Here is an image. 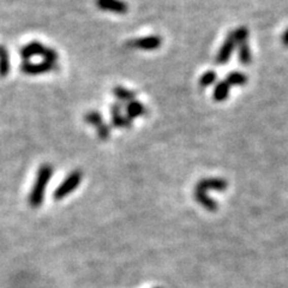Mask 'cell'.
<instances>
[{
  "label": "cell",
  "mask_w": 288,
  "mask_h": 288,
  "mask_svg": "<svg viewBox=\"0 0 288 288\" xmlns=\"http://www.w3.org/2000/svg\"><path fill=\"white\" fill-rule=\"evenodd\" d=\"M52 175H53V167L51 165L45 164L39 168L38 174H36L34 186H33L30 195H29L28 197L29 204H30L31 208H39L42 205L46 187H47Z\"/></svg>",
  "instance_id": "6da1fadb"
},
{
  "label": "cell",
  "mask_w": 288,
  "mask_h": 288,
  "mask_svg": "<svg viewBox=\"0 0 288 288\" xmlns=\"http://www.w3.org/2000/svg\"><path fill=\"white\" fill-rule=\"evenodd\" d=\"M19 54H21V57L24 59L25 61H29V59L38 57V55H41V57L45 59V61L48 62H57L59 58L58 53L55 52L54 49L51 47H46L41 42L38 41L29 42V44L23 46V47L19 49Z\"/></svg>",
  "instance_id": "7a4b0ae2"
},
{
  "label": "cell",
  "mask_w": 288,
  "mask_h": 288,
  "mask_svg": "<svg viewBox=\"0 0 288 288\" xmlns=\"http://www.w3.org/2000/svg\"><path fill=\"white\" fill-rule=\"evenodd\" d=\"M82 178H83V174H82L81 171L78 170L72 171L71 173L62 180V183L55 188L54 194H53L54 200L60 201L64 197L69 196L72 191L76 190V188L79 186V184H81L82 181Z\"/></svg>",
  "instance_id": "3957f363"
},
{
  "label": "cell",
  "mask_w": 288,
  "mask_h": 288,
  "mask_svg": "<svg viewBox=\"0 0 288 288\" xmlns=\"http://www.w3.org/2000/svg\"><path fill=\"white\" fill-rule=\"evenodd\" d=\"M161 45H162V39L157 35L138 38L126 42V46L129 48L141 49V51H155V49L160 48Z\"/></svg>",
  "instance_id": "277c9868"
},
{
  "label": "cell",
  "mask_w": 288,
  "mask_h": 288,
  "mask_svg": "<svg viewBox=\"0 0 288 288\" xmlns=\"http://www.w3.org/2000/svg\"><path fill=\"white\" fill-rule=\"evenodd\" d=\"M54 70H57V64H53V62H48L45 60L41 62L24 61L21 65V71L23 72V74L29 75V76L47 74V72H52Z\"/></svg>",
  "instance_id": "5b68a950"
},
{
  "label": "cell",
  "mask_w": 288,
  "mask_h": 288,
  "mask_svg": "<svg viewBox=\"0 0 288 288\" xmlns=\"http://www.w3.org/2000/svg\"><path fill=\"white\" fill-rule=\"evenodd\" d=\"M95 4L102 11L113 12L117 15H125L129 10V5L122 0H95Z\"/></svg>",
  "instance_id": "8992f818"
},
{
  "label": "cell",
  "mask_w": 288,
  "mask_h": 288,
  "mask_svg": "<svg viewBox=\"0 0 288 288\" xmlns=\"http://www.w3.org/2000/svg\"><path fill=\"white\" fill-rule=\"evenodd\" d=\"M236 46L237 44L236 41H234L233 36H232V34H230L227 36V39L225 40L221 48L218 49L216 55V64L218 65L226 64V62L231 59V55L232 53L234 52V49H236Z\"/></svg>",
  "instance_id": "52a82bcc"
},
{
  "label": "cell",
  "mask_w": 288,
  "mask_h": 288,
  "mask_svg": "<svg viewBox=\"0 0 288 288\" xmlns=\"http://www.w3.org/2000/svg\"><path fill=\"white\" fill-rule=\"evenodd\" d=\"M112 114V125L117 129H129L132 125V119L127 115H122L121 113V106L119 104L112 105L111 107Z\"/></svg>",
  "instance_id": "ba28073f"
},
{
  "label": "cell",
  "mask_w": 288,
  "mask_h": 288,
  "mask_svg": "<svg viewBox=\"0 0 288 288\" xmlns=\"http://www.w3.org/2000/svg\"><path fill=\"white\" fill-rule=\"evenodd\" d=\"M228 186V183L221 178H207V179H202L198 181L196 188L200 190H216V191H225Z\"/></svg>",
  "instance_id": "9c48e42d"
},
{
  "label": "cell",
  "mask_w": 288,
  "mask_h": 288,
  "mask_svg": "<svg viewBox=\"0 0 288 288\" xmlns=\"http://www.w3.org/2000/svg\"><path fill=\"white\" fill-rule=\"evenodd\" d=\"M195 198H196L198 203H200L202 207H204L207 210L215 211L217 209V203L213 200V198L208 196L207 191L200 190V188H195Z\"/></svg>",
  "instance_id": "30bf717a"
},
{
  "label": "cell",
  "mask_w": 288,
  "mask_h": 288,
  "mask_svg": "<svg viewBox=\"0 0 288 288\" xmlns=\"http://www.w3.org/2000/svg\"><path fill=\"white\" fill-rule=\"evenodd\" d=\"M145 113H147V108H145V106L142 102L134 100L126 104V114L130 119L143 117Z\"/></svg>",
  "instance_id": "8fae6325"
},
{
  "label": "cell",
  "mask_w": 288,
  "mask_h": 288,
  "mask_svg": "<svg viewBox=\"0 0 288 288\" xmlns=\"http://www.w3.org/2000/svg\"><path fill=\"white\" fill-rule=\"evenodd\" d=\"M230 91H231V85L228 84L226 81L218 82L216 87L214 88L213 99L216 102H222L225 100H227L228 96H230Z\"/></svg>",
  "instance_id": "7c38bea8"
},
{
  "label": "cell",
  "mask_w": 288,
  "mask_h": 288,
  "mask_svg": "<svg viewBox=\"0 0 288 288\" xmlns=\"http://www.w3.org/2000/svg\"><path fill=\"white\" fill-rule=\"evenodd\" d=\"M11 70L10 54L4 46H0V77H6Z\"/></svg>",
  "instance_id": "4fadbf2b"
},
{
  "label": "cell",
  "mask_w": 288,
  "mask_h": 288,
  "mask_svg": "<svg viewBox=\"0 0 288 288\" xmlns=\"http://www.w3.org/2000/svg\"><path fill=\"white\" fill-rule=\"evenodd\" d=\"M113 95H114V98L118 99L119 101L126 102V104L134 101L136 98V92L130 90V89L121 87V85H117V87H114Z\"/></svg>",
  "instance_id": "5bb4252c"
},
{
  "label": "cell",
  "mask_w": 288,
  "mask_h": 288,
  "mask_svg": "<svg viewBox=\"0 0 288 288\" xmlns=\"http://www.w3.org/2000/svg\"><path fill=\"white\" fill-rule=\"evenodd\" d=\"M226 82L231 87H241V85H245L247 83V77L243 72L234 71L227 75Z\"/></svg>",
  "instance_id": "9a60e30c"
},
{
  "label": "cell",
  "mask_w": 288,
  "mask_h": 288,
  "mask_svg": "<svg viewBox=\"0 0 288 288\" xmlns=\"http://www.w3.org/2000/svg\"><path fill=\"white\" fill-rule=\"evenodd\" d=\"M238 59L243 65H249L252 61V53H251V48L247 42L239 45L238 48Z\"/></svg>",
  "instance_id": "2e32d148"
},
{
  "label": "cell",
  "mask_w": 288,
  "mask_h": 288,
  "mask_svg": "<svg viewBox=\"0 0 288 288\" xmlns=\"http://www.w3.org/2000/svg\"><path fill=\"white\" fill-rule=\"evenodd\" d=\"M84 121L88 122L89 125H91V126H94L95 129H98L100 125L104 124V118H102L100 112L91 111L88 112V113L84 115Z\"/></svg>",
  "instance_id": "e0dca14e"
},
{
  "label": "cell",
  "mask_w": 288,
  "mask_h": 288,
  "mask_svg": "<svg viewBox=\"0 0 288 288\" xmlns=\"http://www.w3.org/2000/svg\"><path fill=\"white\" fill-rule=\"evenodd\" d=\"M232 36H233L234 41H236L237 45H241V44H245V42H247V38H249V30H247V28H245V26H239V28H237L236 30L231 33Z\"/></svg>",
  "instance_id": "ac0fdd59"
},
{
  "label": "cell",
  "mask_w": 288,
  "mask_h": 288,
  "mask_svg": "<svg viewBox=\"0 0 288 288\" xmlns=\"http://www.w3.org/2000/svg\"><path fill=\"white\" fill-rule=\"evenodd\" d=\"M216 78H217L216 72H215V71H207L205 74L201 76L200 85L203 88L210 87V85H213L215 82H216Z\"/></svg>",
  "instance_id": "d6986e66"
},
{
  "label": "cell",
  "mask_w": 288,
  "mask_h": 288,
  "mask_svg": "<svg viewBox=\"0 0 288 288\" xmlns=\"http://www.w3.org/2000/svg\"><path fill=\"white\" fill-rule=\"evenodd\" d=\"M96 131H98V137L100 138L101 141L108 140L109 135H111V127H109L107 124H105V122L96 129Z\"/></svg>",
  "instance_id": "ffe728a7"
},
{
  "label": "cell",
  "mask_w": 288,
  "mask_h": 288,
  "mask_svg": "<svg viewBox=\"0 0 288 288\" xmlns=\"http://www.w3.org/2000/svg\"><path fill=\"white\" fill-rule=\"evenodd\" d=\"M281 41H282V45L284 47H288V29H286V31L282 34V39H281Z\"/></svg>",
  "instance_id": "44dd1931"
},
{
  "label": "cell",
  "mask_w": 288,
  "mask_h": 288,
  "mask_svg": "<svg viewBox=\"0 0 288 288\" xmlns=\"http://www.w3.org/2000/svg\"><path fill=\"white\" fill-rule=\"evenodd\" d=\"M156 288H160V287H156Z\"/></svg>",
  "instance_id": "7402d4cb"
}]
</instances>
